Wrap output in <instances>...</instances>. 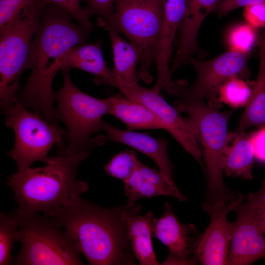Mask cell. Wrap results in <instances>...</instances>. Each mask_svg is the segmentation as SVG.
I'll use <instances>...</instances> for the list:
<instances>
[{
  "label": "cell",
  "mask_w": 265,
  "mask_h": 265,
  "mask_svg": "<svg viewBox=\"0 0 265 265\" xmlns=\"http://www.w3.org/2000/svg\"><path fill=\"white\" fill-rule=\"evenodd\" d=\"M243 16L254 28L265 27V1L244 7Z\"/></svg>",
  "instance_id": "obj_32"
},
{
  "label": "cell",
  "mask_w": 265,
  "mask_h": 265,
  "mask_svg": "<svg viewBox=\"0 0 265 265\" xmlns=\"http://www.w3.org/2000/svg\"><path fill=\"white\" fill-rule=\"evenodd\" d=\"M250 140L253 148L254 158L265 162V127L250 133Z\"/></svg>",
  "instance_id": "obj_33"
},
{
  "label": "cell",
  "mask_w": 265,
  "mask_h": 265,
  "mask_svg": "<svg viewBox=\"0 0 265 265\" xmlns=\"http://www.w3.org/2000/svg\"><path fill=\"white\" fill-rule=\"evenodd\" d=\"M119 90L128 99L145 106L155 113L166 127V131L202 165V152L198 142L195 129L188 119L183 118L180 112L163 98L160 93L136 83Z\"/></svg>",
  "instance_id": "obj_12"
},
{
  "label": "cell",
  "mask_w": 265,
  "mask_h": 265,
  "mask_svg": "<svg viewBox=\"0 0 265 265\" xmlns=\"http://www.w3.org/2000/svg\"><path fill=\"white\" fill-rule=\"evenodd\" d=\"M124 183L127 204L132 206L142 198L157 196H172L181 201L186 197L160 170L148 166L140 161L131 177Z\"/></svg>",
  "instance_id": "obj_17"
},
{
  "label": "cell",
  "mask_w": 265,
  "mask_h": 265,
  "mask_svg": "<svg viewBox=\"0 0 265 265\" xmlns=\"http://www.w3.org/2000/svg\"><path fill=\"white\" fill-rule=\"evenodd\" d=\"M15 212L22 243L16 265H83L74 241L51 217Z\"/></svg>",
  "instance_id": "obj_6"
},
{
  "label": "cell",
  "mask_w": 265,
  "mask_h": 265,
  "mask_svg": "<svg viewBox=\"0 0 265 265\" xmlns=\"http://www.w3.org/2000/svg\"><path fill=\"white\" fill-rule=\"evenodd\" d=\"M260 65L252 87L251 97L240 117L238 130L244 131L250 127H265V30L259 43Z\"/></svg>",
  "instance_id": "obj_24"
},
{
  "label": "cell",
  "mask_w": 265,
  "mask_h": 265,
  "mask_svg": "<svg viewBox=\"0 0 265 265\" xmlns=\"http://www.w3.org/2000/svg\"><path fill=\"white\" fill-rule=\"evenodd\" d=\"M101 40L77 46L66 51L52 66L49 74L53 78L57 72L71 68L80 69L96 76L98 84L110 85L114 80L112 70L106 65L102 51Z\"/></svg>",
  "instance_id": "obj_16"
},
{
  "label": "cell",
  "mask_w": 265,
  "mask_h": 265,
  "mask_svg": "<svg viewBox=\"0 0 265 265\" xmlns=\"http://www.w3.org/2000/svg\"><path fill=\"white\" fill-rule=\"evenodd\" d=\"M102 130L106 132V139L129 146L150 158L173 183V166L167 153L168 141L149 134L123 130L102 121Z\"/></svg>",
  "instance_id": "obj_18"
},
{
  "label": "cell",
  "mask_w": 265,
  "mask_h": 265,
  "mask_svg": "<svg viewBox=\"0 0 265 265\" xmlns=\"http://www.w3.org/2000/svg\"><path fill=\"white\" fill-rule=\"evenodd\" d=\"M257 39L256 28L248 23L233 26L227 37L229 50L247 54L255 45Z\"/></svg>",
  "instance_id": "obj_27"
},
{
  "label": "cell",
  "mask_w": 265,
  "mask_h": 265,
  "mask_svg": "<svg viewBox=\"0 0 265 265\" xmlns=\"http://www.w3.org/2000/svg\"><path fill=\"white\" fill-rule=\"evenodd\" d=\"M222 0H187L186 13L181 26V35L174 60L178 66L189 62L198 51L197 36L201 25L208 14Z\"/></svg>",
  "instance_id": "obj_20"
},
{
  "label": "cell",
  "mask_w": 265,
  "mask_h": 265,
  "mask_svg": "<svg viewBox=\"0 0 265 265\" xmlns=\"http://www.w3.org/2000/svg\"><path fill=\"white\" fill-rule=\"evenodd\" d=\"M47 4L53 5L69 13L77 23L91 32L93 26L86 16L80 0H44Z\"/></svg>",
  "instance_id": "obj_30"
},
{
  "label": "cell",
  "mask_w": 265,
  "mask_h": 265,
  "mask_svg": "<svg viewBox=\"0 0 265 265\" xmlns=\"http://www.w3.org/2000/svg\"><path fill=\"white\" fill-rule=\"evenodd\" d=\"M109 98L111 103L109 114L121 120L128 130H166L160 119L145 106L132 101L120 94L112 96Z\"/></svg>",
  "instance_id": "obj_23"
},
{
  "label": "cell",
  "mask_w": 265,
  "mask_h": 265,
  "mask_svg": "<svg viewBox=\"0 0 265 265\" xmlns=\"http://www.w3.org/2000/svg\"><path fill=\"white\" fill-rule=\"evenodd\" d=\"M265 1V0H222L216 9L218 14L223 16L238 8Z\"/></svg>",
  "instance_id": "obj_34"
},
{
  "label": "cell",
  "mask_w": 265,
  "mask_h": 265,
  "mask_svg": "<svg viewBox=\"0 0 265 265\" xmlns=\"http://www.w3.org/2000/svg\"><path fill=\"white\" fill-rule=\"evenodd\" d=\"M36 0H0V31L18 22Z\"/></svg>",
  "instance_id": "obj_29"
},
{
  "label": "cell",
  "mask_w": 265,
  "mask_h": 265,
  "mask_svg": "<svg viewBox=\"0 0 265 265\" xmlns=\"http://www.w3.org/2000/svg\"><path fill=\"white\" fill-rule=\"evenodd\" d=\"M89 153L86 151L71 155L58 154L50 157L43 167H29L13 174L7 185L14 192L17 211L23 214L42 212L53 217L81 198L89 186L77 180V169Z\"/></svg>",
  "instance_id": "obj_3"
},
{
  "label": "cell",
  "mask_w": 265,
  "mask_h": 265,
  "mask_svg": "<svg viewBox=\"0 0 265 265\" xmlns=\"http://www.w3.org/2000/svg\"><path fill=\"white\" fill-rule=\"evenodd\" d=\"M65 10L47 4L41 23L29 48L28 68L31 73L17 96V101L26 108L41 114L48 121L58 125L53 107V80L49 71L66 51L86 43L88 29L72 21Z\"/></svg>",
  "instance_id": "obj_1"
},
{
  "label": "cell",
  "mask_w": 265,
  "mask_h": 265,
  "mask_svg": "<svg viewBox=\"0 0 265 265\" xmlns=\"http://www.w3.org/2000/svg\"><path fill=\"white\" fill-rule=\"evenodd\" d=\"M151 230L152 236L167 246L174 256L185 261L197 260L194 256L191 257L200 237L195 235L196 227L193 224L181 223L169 203L164 205L162 215L153 219Z\"/></svg>",
  "instance_id": "obj_15"
},
{
  "label": "cell",
  "mask_w": 265,
  "mask_h": 265,
  "mask_svg": "<svg viewBox=\"0 0 265 265\" xmlns=\"http://www.w3.org/2000/svg\"><path fill=\"white\" fill-rule=\"evenodd\" d=\"M242 203L233 211L237 218L227 265H247L265 258V232Z\"/></svg>",
  "instance_id": "obj_14"
},
{
  "label": "cell",
  "mask_w": 265,
  "mask_h": 265,
  "mask_svg": "<svg viewBox=\"0 0 265 265\" xmlns=\"http://www.w3.org/2000/svg\"><path fill=\"white\" fill-rule=\"evenodd\" d=\"M254 158L250 133L238 130L229 132L222 167L226 175L251 180Z\"/></svg>",
  "instance_id": "obj_22"
},
{
  "label": "cell",
  "mask_w": 265,
  "mask_h": 265,
  "mask_svg": "<svg viewBox=\"0 0 265 265\" xmlns=\"http://www.w3.org/2000/svg\"><path fill=\"white\" fill-rule=\"evenodd\" d=\"M139 162L133 151L127 150L114 156L105 166V170L108 175L124 183L131 177Z\"/></svg>",
  "instance_id": "obj_28"
},
{
  "label": "cell",
  "mask_w": 265,
  "mask_h": 265,
  "mask_svg": "<svg viewBox=\"0 0 265 265\" xmlns=\"http://www.w3.org/2000/svg\"><path fill=\"white\" fill-rule=\"evenodd\" d=\"M162 23L154 60L158 78L152 89L159 93L164 90L169 95L180 97L182 91V84L181 81H174L172 80L169 63L175 34L181 27L185 17L187 0H162Z\"/></svg>",
  "instance_id": "obj_13"
},
{
  "label": "cell",
  "mask_w": 265,
  "mask_h": 265,
  "mask_svg": "<svg viewBox=\"0 0 265 265\" xmlns=\"http://www.w3.org/2000/svg\"><path fill=\"white\" fill-rule=\"evenodd\" d=\"M26 108L17 101L5 111V125L15 133L14 145L8 155L16 162L17 171L25 170L38 161L47 164L51 148L55 144L58 149L62 148L63 138L67 135L59 125Z\"/></svg>",
  "instance_id": "obj_9"
},
{
  "label": "cell",
  "mask_w": 265,
  "mask_h": 265,
  "mask_svg": "<svg viewBox=\"0 0 265 265\" xmlns=\"http://www.w3.org/2000/svg\"><path fill=\"white\" fill-rule=\"evenodd\" d=\"M174 106L181 112L186 113L193 125L198 140L203 149L208 175L206 200L203 205L211 206L229 202L231 194L223 178L222 162L228 141V122L231 112H220L206 104L203 99L182 94Z\"/></svg>",
  "instance_id": "obj_4"
},
{
  "label": "cell",
  "mask_w": 265,
  "mask_h": 265,
  "mask_svg": "<svg viewBox=\"0 0 265 265\" xmlns=\"http://www.w3.org/2000/svg\"><path fill=\"white\" fill-rule=\"evenodd\" d=\"M140 205H127L122 217L125 222L128 238L134 256L141 265H158L152 241V222L153 214L148 212L146 214H139Z\"/></svg>",
  "instance_id": "obj_19"
},
{
  "label": "cell",
  "mask_w": 265,
  "mask_h": 265,
  "mask_svg": "<svg viewBox=\"0 0 265 265\" xmlns=\"http://www.w3.org/2000/svg\"><path fill=\"white\" fill-rule=\"evenodd\" d=\"M84 1L85 14L89 19L94 15L99 16L112 25L114 15L115 0H80Z\"/></svg>",
  "instance_id": "obj_31"
},
{
  "label": "cell",
  "mask_w": 265,
  "mask_h": 265,
  "mask_svg": "<svg viewBox=\"0 0 265 265\" xmlns=\"http://www.w3.org/2000/svg\"><path fill=\"white\" fill-rule=\"evenodd\" d=\"M63 85L54 93L58 119L67 127V145L58 150V154L71 155L79 154L103 144L106 137L94 139V133L103 131L102 118L110 113L109 98L98 99L80 90L72 82L69 70H63Z\"/></svg>",
  "instance_id": "obj_5"
},
{
  "label": "cell",
  "mask_w": 265,
  "mask_h": 265,
  "mask_svg": "<svg viewBox=\"0 0 265 265\" xmlns=\"http://www.w3.org/2000/svg\"><path fill=\"white\" fill-rule=\"evenodd\" d=\"M197 263L198 262L197 260L185 261L182 260L170 253L162 265H194Z\"/></svg>",
  "instance_id": "obj_37"
},
{
  "label": "cell",
  "mask_w": 265,
  "mask_h": 265,
  "mask_svg": "<svg viewBox=\"0 0 265 265\" xmlns=\"http://www.w3.org/2000/svg\"><path fill=\"white\" fill-rule=\"evenodd\" d=\"M127 205L109 209L81 198L51 217L92 265H135L122 217Z\"/></svg>",
  "instance_id": "obj_2"
},
{
  "label": "cell",
  "mask_w": 265,
  "mask_h": 265,
  "mask_svg": "<svg viewBox=\"0 0 265 265\" xmlns=\"http://www.w3.org/2000/svg\"><path fill=\"white\" fill-rule=\"evenodd\" d=\"M252 87L243 79L232 77L221 86L218 93L219 100L234 107L245 106L251 97Z\"/></svg>",
  "instance_id": "obj_26"
},
{
  "label": "cell",
  "mask_w": 265,
  "mask_h": 265,
  "mask_svg": "<svg viewBox=\"0 0 265 265\" xmlns=\"http://www.w3.org/2000/svg\"><path fill=\"white\" fill-rule=\"evenodd\" d=\"M46 5L44 0H36L18 22L0 31V99L5 111L17 101L20 79L28 69L30 45Z\"/></svg>",
  "instance_id": "obj_7"
},
{
  "label": "cell",
  "mask_w": 265,
  "mask_h": 265,
  "mask_svg": "<svg viewBox=\"0 0 265 265\" xmlns=\"http://www.w3.org/2000/svg\"><path fill=\"white\" fill-rule=\"evenodd\" d=\"M248 57L247 54L229 50L207 60L191 57L189 62L196 71V79L190 86L188 87L186 81L184 83L182 94L195 98H206L210 106L219 110L222 103L218 93L223 84L234 76L243 79L249 77Z\"/></svg>",
  "instance_id": "obj_10"
},
{
  "label": "cell",
  "mask_w": 265,
  "mask_h": 265,
  "mask_svg": "<svg viewBox=\"0 0 265 265\" xmlns=\"http://www.w3.org/2000/svg\"><path fill=\"white\" fill-rule=\"evenodd\" d=\"M97 24L108 33L113 52L114 67L112 70L114 80L111 86L131 87L137 83L136 68L140 60L136 49L125 41L112 26L101 17L97 19Z\"/></svg>",
  "instance_id": "obj_21"
},
{
  "label": "cell",
  "mask_w": 265,
  "mask_h": 265,
  "mask_svg": "<svg viewBox=\"0 0 265 265\" xmlns=\"http://www.w3.org/2000/svg\"><path fill=\"white\" fill-rule=\"evenodd\" d=\"M112 27L123 34L140 56L138 79L150 83V69L163 19L162 0H115Z\"/></svg>",
  "instance_id": "obj_8"
},
{
  "label": "cell",
  "mask_w": 265,
  "mask_h": 265,
  "mask_svg": "<svg viewBox=\"0 0 265 265\" xmlns=\"http://www.w3.org/2000/svg\"><path fill=\"white\" fill-rule=\"evenodd\" d=\"M244 197L233 193L228 203L220 202L212 206H203L209 214L211 221L202 236H200L194 254L202 265H227L228 255L235 229L227 217L230 212L243 202Z\"/></svg>",
  "instance_id": "obj_11"
},
{
  "label": "cell",
  "mask_w": 265,
  "mask_h": 265,
  "mask_svg": "<svg viewBox=\"0 0 265 265\" xmlns=\"http://www.w3.org/2000/svg\"><path fill=\"white\" fill-rule=\"evenodd\" d=\"M19 241V220L15 211L0 216V265L13 263L12 252L15 242Z\"/></svg>",
  "instance_id": "obj_25"
},
{
  "label": "cell",
  "mask_w": 265,
  "mask_h": 265,
  "mask_svg": "<svg viewBox=\"0 0 265 265\" xmlns=\"http://www.w3.org/2000/svg\"><path fill=\"white\" fill-rule=\"evenodd\" d=\"M246 199V202L244 203L247 206L265 211V180L260 189L255 193L249 194Z\"/></svg>",
  "instance_id": "obj_35"
},
{
  "label": "cell",
  "mask_w": 265,
  "mask_h": 265,
  "mask_svg": "<svg viewBox=\"0 0 265 265\" xmlns=\"http://www.w3.org/2000/svg\"><path fill=\"white\" fill-rule=\"evenodd\" d=\"M242 204L249 212L254 220L265 232V211L250 208L246 205L243 202Z\"/></svg>",
  "instance_id": "obj_36"
}]
</instances>
